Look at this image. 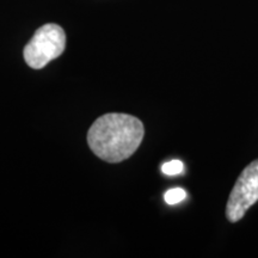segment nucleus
<instances>
[{
    "mask_svg": "<svg viewBox=\"0 0 258 258\" xmlns=\"http://www.w3.org/2000/svg\"><path fill=\"white\" fill-rule=\"evenodd\" d=\"M144 124L127 114L111 112L97 118L88 133V143L97 157L120 163L133 156L144 139Z\"/></svg>",
    "mask_w": 258,
    "mask_h": 258,
    "instance_id": "nucleus-1",
    "label": "nucleus"
},
{
    "mask_svg": "<svg viewBox=\"0 0 258 258\" xmlns=\"http://www.w3.org/2000/svg\"><path fill=\"white\" fill-rule=\"evenodd\" d=\"M66 47V34L60 25L44 24L35 31L24 48L25 62L34 70H41L51 60L59 57Z\"/></svg>",
    "mask_w": 258,
    "mask_h": 258,
    "instance_id": "nucleus-2",
    "label": "nucleus"
},
{
    "mask_svg": "<svg viewBox=\"0 0 258 258\" xmlns=\"http://www.w3.org/2000/svg\"><path fill=\"white\" fill-rule=\"evenodd\" d=\"M258 201V159L250 163L235 180L226 205V218L238 222Z\"/></svg>",
    "mask_w": 258,
    "mask_h": 258,
    "instance_id": "nucleus-3",
    "label": "nucleus"
},
{
    "mask_svg": "<svg viewBox=\"0 0 258 258\" xmlns=\"http://www.w3.org/2000/svg\"><path fill=\"white\" fill-rule=\"evenodd\" d=\"M185 198H186V192H185V190L182 189V188L170 189L169 191H166L165 196H164V199H165V202L170 206L177 205V203L182 202Z\"/></svg>",
    "mask_w": 258,
    "mask_h": 258,
    "instance_id": "nucleus-4",
    "label": "nucleus"
},
{
    "mask_svg": "<svg viewBox=\"0 0 258 258\" xmlns=\"http://www.w3.org/2000/svg\"><path fill=\"white\" fill-rule=\"evenodd\" d=\"M183 169H184V165H183L182 161L175 159L163 164V166H161V172L166 176H176L182 173Z\"/></svg>",
    "mask_w": 258,
    "mask_h": 258,
    "instance_id": "nucleus-5",
    "label": "nucleus"
}]
</instances>
